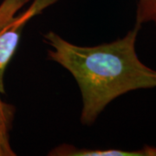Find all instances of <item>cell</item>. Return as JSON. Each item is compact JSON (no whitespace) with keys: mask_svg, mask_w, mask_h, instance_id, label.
<instances>
[{"mask_svg":"<svg viewBox=\"0 0 156 156\" xmlns=\"http://www.w3.org/2000/svg\"><path fill=\"white\" fill-rule=\"evenodd\" d=\"M134 24L123 37L95 46H80L54 31L44 35L48 58L67 69L81 91V123L92 126L112 101L130 91L156 89V70L140 60Z\"/></svg>","mask_w":156,"mask_h":156,"instance_id":"1","label":"cell"},{"mask_svg":"<svg viewBox=\"0 0 156 156\" xmlns=\"http://www.w3.org/2000/svg\"><path fill=\"white\" fill-rule=\"evenodd\" d=\"M3 0L0 4V93L5 94V73L20 43L23 30L32 18L42 14L58 0Z\"/></svg>","mask_w":156,"mask_h":156,"instance_id":"2","label":"cell"},{"mask_svg":"<svg viewBox=\"0 0 156 156\" xmlns=\"http://www.w3.org/2000/svg\"><path fill=\"white\" fill-rule=\"evenodd\" d=\"M51 156H156V147L144 146L138 150H122L115 148L90 149L77 148L75 146L62 144L53 148L48 154Z\"/></svg>","mask_w":156,"mask_h":156,"instance_id":"3","label":"cell"},{"mask_svg":"<svg viewBox=\"0 0 156 156\" xmlns=\"http://www.w3.org/2000/svg\"><path fill=\"white\" fill-rule=\"evenodd\" d=\"M0 93V156H15L11 145V131L16 114V108L1 98Z\"/></svg>","mask_w":156,"mask_h":156,"instance_id":"4","label":"cell"},{"mask_svg":"<svg viewBox=\"0 0 156 156\" xmlns=\"http://www.w3.org/2000/svg\"><path fill=\"white\" fill-rule=\"evenodd\" d=\"M147 23H154L156 27V0H137L134 24L141 27Z\"/></svg>","mask_w":156,"mask_h":156,"instance_id":"5","label":"cell"}]
</instances>
